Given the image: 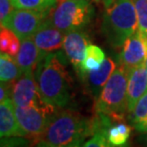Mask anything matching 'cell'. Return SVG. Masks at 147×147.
Segmentation results:
<instances>
[{"label":"cell","mask_w":147,"mask_h":147,"mask_svg":"<svg viewBox=\"0 0 147 147\" xmlns=\"http://www.w3.org/2000/svg\"><path fill=\"white\" fill-rule=\"evenodd\" d=\"M58 0H12L15 9L50 12Z\"/></svg>","instance_id":"20"},{"label":"cell","mask_w":147,"mask_h":147,"mask_svg":"<svg viewBox=\"0 0 147 147\" xmlns=\"http://www.w3.org/2000/svg\"><path fill=\"white\" fill-rule=\"evenodd\" d=\"M89 45V37L82 30H72L65 34L62 48L68 61L74 65L77 73L79 72L86 49Z\"/></svg>","instance_id":"11"},{"label":"cell","mask_w":147,"mask_h":147,"mask_svg":"<svg viewBox=\"0 0 147 147\" xmlns=\"http://www.w3.org/2000/svg\"><path fill=\"white\" fill-rule=\"evenodd\" d=\"M12 87V83L1 82V86H0V102H3L6 99L11 98Z\"/></svg>","instance_id":"25"},{"label":"cell","mask_w":147,"mask_h":147,"mask_svg":"<svg viewBox=\"0 0 147 147\" xmlns=\"http://www.w3.org/2000/svg\"><path fill=\"white\" fill-rule=\"evenodd\" d=\"M137 11L133 0H115L103 15L101 30L109 45L121 48L126 40L137 32Z\"/></svg>","instance_id":"3"},{"label":"cell","mask_w":147,"mask_h":147,"mask_svg":"<svg viewBox=\"0 0 147 147\" xmlns=\"http://www.w3.org/2000/svg\"><path fill=\"white\" fill-rule=\"evenodd\" d=\"M14 6L12 4V0H0V20L1 26H6L8 24L10 17L12 13V8Z\"/></svg>","instance_id":"24"},{"label":"cell","mask_w":147,"mask_h":147,"mask_svg":"<svg viewBox=\"0 0 147 147\" xmlns=\"http://www.w3.org/2000/svg\"><path fill=\"white\" fill-rule=\"evenodd\" d=\"M0 147H31L29 140L20 136L1 138Z\"/></svg>","instance_id":"22"},{"label":"cell","mask_w":147,"mask_h":147,"mask_svg":"<svg viewBox=\"0 0 147 147\" xmlns=\"http://www.w3.org/2000/svg\"><path fill=\"white\" fill-rule=\"evenodd\" d=\"M22 75L19 65L12 56L1 52L0 55V79L1 82L14 83Z\"/></svg>","instance_id":"17"},{"label":"cell","mask_w":147,"mask_h":147,"mask_svg":"<svg viewBox=\"0 0 147 147\" xmlns=\"http://www.w3.org/2000/svg\"><path fill=\"white\" fill-rule=\"evenodd\" d=\"M65 147H83V145L81 146V144H73V145H68Z\"/></svg>","instance_id":"29"},{"label":"cell","mask_w":147,"mask_h":147,"mask_svg":"<svg viewBox=\"0 0 147 147\" xmlns=\"http://www.w3.org/2000/svg\"><path fill=\"white\" fill-rule=\"evenodd\" d=\"M130 121L137 132H147V92L139 100L131 112Z\"/></svg>","instance_id":"18"},{"label":"cell","mask_w":147,"mask_h":147,"mask_svg":"<svg viewBox=\"0 0 147 147\" xmlns=\"http://www.w3.org/2000/svg\"><path fill=\"white\" fill-rule=\"evenodd\" d=\"M96 1H101L103 4V6H104L106 9H108L109 7H111V6L113 5L115 0H96Z\"/></svg>","instance_id":"26"},{"label":"cell","mask_w":147,"mask_h":147,"mask_svg":"<svg viewBox=\"0 0 147 147\" xmlns=\"http://www.w3.org/2000/svg\"><path fill=\"white\" fill-rule=\"evenodd\" d=\"M34 147H51V146L48 145L45 142H37V143L34 145Z\"/></svg>","instance_id":"27"},{"label":"cell","mask_w":147,"mask_h":147,"mask_svg":"<svg viewBox=\"0 0 147 147\" xmlns=\"http://www.w3.org/2000/svg\"><path fill=\"white\" fill-rule=\"evenodd\" d=\"M94 12L95 10L89 0H60L50 11L48 19L66 34L85 28L92 20Z\"/></svg>","instance_id":"5"},{"label":"cell","mask_w":147,"mask_h":147,"mask_svg":"<svg viewBox=\"0 0 147 147\" xmlns=\"http://www.w3.org/2000/svg\"><path fill=\"white\" fill-rule=\"evenodd\" d=\"M55 107L49 105H29L21 107L14 105L15 116L21 129L26 137L33 138L36 140L44 132L50 119L55 112Z\"/></svg>","instance_id":"6"},{"label":"cell","mask_w":147,"mask_h":147,"mask_svg":"<svg viewBox=\"0 0 147 147\" xmlns=\"http://www.w3.org/2000/svg\"><path fill=\"white\" fill-rule=\"evenodd\" d=\"M34 74L33 71L23 72L15 82L12 83L11 98L15 106L25 107L34 105H41L46 104L40 95Z\"/></svg>","instance_id":"8"},{"label":"cell","mask_w":147,"mask_h":147,"mask_svg":"<svg viewBox=\"0 0 147 147\" xmlns=\"http://www.w3.org/2000/svg\"><path fill=\"white\" fill-rule=\"evenodd\" d=\"M105 53L99 47L96 45H90L87 47L84 59L81 64V68L77 73L79 76L83 73L98 69L101 67L103 62L105 61Z\"/></svg>","instance_id":"16"},{"label":"cell","mask_w":147,"mask_h":147,"mask_svg":"<svg viewBox=\"0 0 147 147\" xmlns=\"http://www.w3.org/2000/svg\"><path fill=\"white\" fill-rule=\"evenodd\" d=\"M145 67H146V69H147V59H146V61H145Z\"/></svg>","instance_id":"30"},{"label":"cell","mask_w":147,"mask_h":147,"mask_svg":"<svg viewBox=\"0 0 147 147\" xmlns=\"http://www.w3.org/2000/svg\"><path fill=\"white\" fill-rule=\"evenodd\" d=\"M19 38L11 29L1 26L0 30V49L1 52L11 56H16L20 49L21 44Z\"/></svg>","instance_id":"19"},{"label":"cell","mask_w":147,"mask_h":147,"mask_svg":"<svg viewBox=\"0 0 147 147\" xmlns=\"http://www.w3.org/2000/svg\"><path fill=\"white\" fill-rule=\"evenodd\" d=\"M116 69V64L111 58H106L101 67L96 70L88 71L79 76L86 90L94 99H98L103 86Z\"/></svg>","instance_id":"12"},{"label":"cell","mask_w":147,"mask_h":147,"mask_svg":"<svg viewBox=\"0 0 147 147\" xmlns=\"http://www.w3.org/2000/svg\"><path fill=\"white\" fill-rule=\"evenodd\" d=\"M142 140H143V142H144L146 143V144H147V132L145 133V135L142 137Z\"/></svg>","instance_id":"28"},{"label":"cell","mask_w":147,"mask_h":147,"mask_svg":"<svg viewBox=\"0 0 147 147\" xmlns=\"http://www.w3.org/2000/svg\"><path fill=\"white\" fill-rule=\"evenodd\" d=\"M147 59V37L137 30L122 46L118 63L128 70L145 64Z\"/></svg>","instance_id":"9"},{"label":"cell","mask_w":147,"mask_h":147,"mask_svg":"<svg viewBox=\"0 0 147 147\" xmlns=\"http://www.w3.org/2000/svg\"><path fill=\"white\" fill-rule=\"evenodd\" d=\"M49 13L50 12L15 9L5 27L11 29L18 36L20 41H22L34 36Z\"/></svg>","instance_id":"7"},{"label":"cell","mask_w":147,"mask_h":147,"mask_svg":"<svg viewBox=\"0 0 147 147\" xmlns=\"http://www.w3.org/2000/svg\"><path fill=\"white\" fill-rule=\"evenodd\" d=\"M15 60L22 73L28 71L34 72L37 65L41 61V56L33 37L21 41L20 49L15 56Z\"/></svg>","instance_id":"15"},{"label":"cell","mask_w":147,"mask_h":147,"mask_svg":"<svg viewBox=\"0 0 147 147\" xmlns=\"http://www.w3.org/2000/svg\"><path fill=\"white\" fill-rule=\"evenodd\" d=\"M130 71L120 65L116 68L96 100V113L109 116L115 121L122 120L126 111L127 86Z\"/></svg>","instance_id":"4"},{"label":"cell","mask_w":147,"mask_h":147,"mask_svg":"<svg viewBox=\"0 0 147 147\" xmlns=\"http://www.w3.org/2000/svg\"><path fill=\"white\" fill-rule=\"evenodd\" d=\"M67 60L62 51L51 52L34 72L43 101L55 109L65 107L71 101L73 81L66 68Z\"/></svg>","instance_id":"1"},{"label":"cell","mask_w":147,"mask_h":147,"mask_svg":"<svg viewBox=\"0 0 147 147\" xmlns=\"http://www.w3.org/2000/svg\"><path fill=\"white\" fill-rule=\"evenodd\" d=\"M147 92V69L144 65L130 70L127 86L128 111L132 112L139 100Z\"/></svg>","instance_id":"13"},{"label":"cell","mask_w":147,"mask_h":147,"mask_svg":"<svg viewBox=\"0 0 147 147\" xmlns=\"http://www.w3.org/2000/svg\"><path fill=\"white\" fill-rule=\"evenodd\" d=\"M64 37L65 33L55 28L48 18L42 22L33 36L41 56V60L47 54L57 51L63 47Z\"/></svg>","instance_id":"10"},{"label":"cell","mask_w":147,"mask_h":147,"mask_svg":"<svg viewBox=\"0 0 147 147\" xmlns=\"http://www.w3.org/2000/svg\"><path fill=\"white\" fill-rule=\"evenodd\" d=\"M95 133L94 120L84 118L76 111H55L50 119L38 142L51 147L81 144L85 138Z\"/></svg>","instance_id":"2"},{"label":"cell","mask_w":147,"mask_h":147,"mask_svg":"<svg viewBox=\"0 0 147 147\" xmlns=\"http://www.w3.org/2000/svg\"><path fill=\"white\" fill-rule=\"evenodd\" d=\"M133 2L137 15V30L147 37V0H133Z\"/></svg>","instance_id":"21"},{"label":"cell","mask_w":147,"mask_h":147,"mask_svg":"<svg viewBox=\"0 0 147 147\" xmlns=\"http://www.w3.org/2000/svg\"><path fill=\"white\" fill-rule=\"evenodd\" d=\"M26 137L15 116L14 104L12 98L1 102L0 105V137Z\"/></svg>","instance_id":"14"},{"label":"cell","mask_w":147,"mask_h":147,"mask_svg":"<svg viewBox=\"0 0 147 147\" xmlns=\"http://www.w3.org/2000/svg\"><path fill=\"white\" fill-rule=\"evenodd\" d=\"M83 147H111L108 143L104 133L101 130L95 131L92 138L83 144Z\"/></svg>","instance_id":"23"}]
</instances>
